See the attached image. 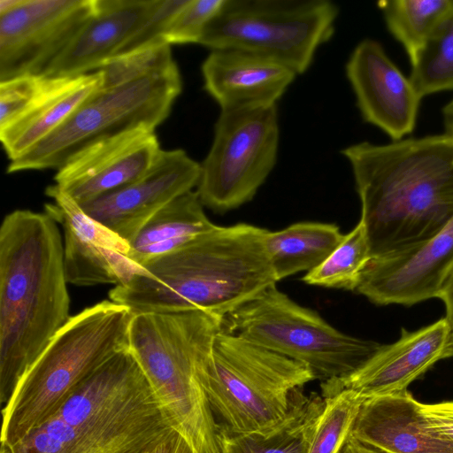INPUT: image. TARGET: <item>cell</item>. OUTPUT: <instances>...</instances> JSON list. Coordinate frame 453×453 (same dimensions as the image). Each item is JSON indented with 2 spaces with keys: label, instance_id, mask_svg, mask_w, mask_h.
I'll return each instance as SVG.
<instances>
[{
  "label": "cell",
  "instance_id": "obj_5",
  "mask_svg": "<svg viewBox=\"0 0 453 453\" xmlns=\"http://www.w3.org/2000/svg\"><path fill=\"white\" fill-rule=\"evenodd\" d=\"M134 313L104 300L71 316L3 408L1 445L12 447L50 418L100 366L128 348Z\"/></svg>",
  "mask_w": 453,
  "mask_h": 453
},
{
  "label": "cell",
  "instance_id": "obj_9",
  "mask_svg": "<svg viewBox=\"0 0 453 453\" xmlns=\"http://www.w3.org/2000/svg\"><path fill=\"white\" fill-rule=\"evenodd\" d=\"M338 15L328 0H224L199 44L253 53L301 74L333 36Z\"/></svg>",
  "mask_w": 453,
  "mask_h": 453
},
{
  "label": "cell",
  "instance_id": "obj_37",
  "mask_svg": "<svg viewBox=\"0 0 453 453\" xmlns=\"http://www.w3.org/2000/svg\"><path fill=\"white\" fill-rule=\"evenodd\" d=\"M440 298L446 307L445 318L453 329V265L445 280Z\"/></svg>",
  "mask_w": 453,
  "mask_h": 453
},
{
  "label": "cell",
  "instance_id": "obj_15",
  "mask_svg": "<svg viewBox=\"0 0 453 453\" xmlns=\"http://www.w3.org/2000/svg\"><path fill=\"white\" fill-rule=\"evenodd\" d=\"M453 357V329L447 319L409 332L404 328L394 343L380 345L351 373L321 382V396L350 389L371 398L407 390L436 362Z\"/></svg>",
  "mask_w": 453,
  "mask_h": 453
},
{
  "label": "cell",
  "instance_id": "obj_25",
  "mask_svg": "<svg viewBox=\"0 0 453 453\" xmlns=\"http://www.w3.org/2000/svg\"><path fill=\"white\" fill-rule=\"evenodd\" d=\"M343 235L335 224L321 222H298L279 231L268 230L265 250L276 280L319 266Z\"/></svg>",
  "mask_w": 453,
  "mask_h": 453
},
{
  "label": "cell",
  "instance_id": "obj_14",
  "mask_svg": "<svg viewBox=\"0 0 453 453\" xmlns=\"http://www.w3.org/2000/svg\"><path fill=\"white\" fill-rule=\"evenodd\" d=\"M200 173V163L185 150H161L141 177L80 205L91 218L130 242L158 211L196 188Z\"/></svg>",
  "mask_w": 453,
  "mask_h": 453
},
{
  "label": "cell",
  "instance_id": "obj_23",
  "mask_svg": "<svg viewBox=\"0 0 453 453\" xmlns=\"http://www.w3.org/2000/svg\"><path fill=\"white\" fill-rule=\"evenodd\" d=\"M103 84L101 70L73 77H50L35 104L0 129L1 142L10 161L20 157L53 132Z\"/></svg>",
  "mask_w": 453,
  "mask_h": 453
},
{
  "label": "cell",
  "instance_id": "obj_17",
  "mask_svg": "<svg viewBox=\"0 0 453 453\" xmlns=\"http://www.w3.org/2000/svg\"><path fill=\"white\" fill-rule=\"evenodd\" d=\"M161 150L154 129H130L74 153L58 169L55 185L81 205L141 177Z\"/></svg>",
  "mask_w": 453,
  "mask_h": 453
},
{
  "label": "cell",
  "instance_id": "obj_29",
  "mask_svg": "<svg viewBox=\"0 0 453 453\" xmlns=\"http://www.w3.org/2000/svg\"><path fill=\"white\" fill-rule=\"evenodd\" d=\"M411 64L409 79L421 98L453 89V12L436 27Z\"/></svg>",
  "mask_w": 453,
  "mask_h": 453
},
{
  "label": "cell",
  "instance_id": "obj_8",
  "mask_svg": "<svg viewBox=\"0 0 453 453\" xmlns=\"http://www.w3.org/2000/svg\"><path fill=\"white\" fill-rule=\"evenodd\" d=\"M182 90L177 64L166 70L110 88H101L59 127L20 157L8 173L58 169L84 147L139 127L156 130Z\"/></svg>",
  "mask_w": 453,
  "mask_h": 453
},
{
  "label": "cell",
  "instance_id": "obj_18",
  "mask_svg": "<svg viewBox=\"0 0 453 453\" xmlns=\"http://www.w3.org/2000/svg\"><path fill=\"white\" fill-rule=\"evenodd\" d=\"M345 72L365 122L393 141L412 133L422 98L379 42L361 41L351 52Z\"/></svg>",
  "mask_w": 453,
  "mask_h": 453
},
{
  "label": "cell",
  "instance_id": "obj_28",
  "mask_svg": "<svg viewBox=\"0 0 453 453\" xmlns=\"http://www.w3.org/2000/svg\"><path fill=\"white\" fill-rule=\"evenodd\" d=\"M371 257L366 227L360 219L349 233L343 235L329 256L319 266L307 272L302 280L309 285L356 290Z\"/></svg>",
  "mask_w": 453,
  "mask_h": 453
},
{
  "label": "cell",
  "instance_id": "obj_10",
  "mask_svg": "<svg viewBox=\"0 0 453 453\" xmlns=\"http://www.w3.org/2000/svg\"><path fill=\"white\" fill-rule=\"evenodd\" d=\"M279 143L277 105L220 111L200 164L202 204L224 213L252 200L276 165Z\"/></svg>",
  "mask_w": 453,
  "mask_h": 453
},
{
  "label": "cell",
  "instance_id": "obj_41",
  "mask_svg": "<svg viewBox=\"0 0 453 453\" xmlns=\"http://www.w3.org/2000/svg\"><path fill=\"white\" fill-rule=\"evenodd\" d=\"M0 453H6L5 451H4L3 449L0 450Z\"/></svg>",
  "mask_w": 453,
  "mask_h": 453
},
{
  "label": "cell",
  "instance_id": "obj_32",
  "mask_svg": "<svg viewBox=\"0 0 453 453\" xmlns=\"http://www.w3.org/2000/svg\"><path fill=\"white\" fill-rule=\"evenodd\" d=\"M224 0H188L170 21L163 36L168 45L200 42Z\"/></svg>",
  "mask_w": 453,
  "mask_h": 453
},
{
  "label": "cell",
  "instance_id": "obj_39",
  "mask_svg": "<svg viewBox=\"0 0 453 453\" xmlns=\"http://www.w3.org/2000/svg\"><path fill=\"white\" fill-rule=\"evenodd\" d=\"M445 134L453 139V99L442 109Z\"/></svg>",
  "mask_w": 453,
  "mask_h": 453
},
{
  "label": "cell",
  "instance_id": "obj_38",
  "mask_svg": "<svg viewBox=\"0 0 453 453\" xmlns=\"http://www.w3.org/2000/svg\"><path fill=\"white\" fill-rule=\"evenodd\" d=\"M340 453H381L372 448H370L357 440H356L351 435L347 440L346 443L341 449Z\"/></svg>",
  "mask_w": 453,
  "mask_h": 453
},
{
  "label": "cell",
  "instance_id": "obj_36",
  "mask_svg": "<svg viewBox=\"0 0 453 453\" xmlns=\"http://www.w3.org/2000/svg\"><path fill=\"white\" fill-rule=\"evenodd\" d=\"M144 453H194L183 434L173 427L156 445Z\"/></svg>",
  "mask_w": 453,
  "mask_h": 453
},
{
  "label": "cell",
  "instance_id": "obj_4",
  "mask_svg": "<svg viewBox=\"0 0 453 453\" xmlns=\"http://www.w3.org/2000/svg\"><path fill=\"white\" fill-rule=\"evenodd\" d=\"M223 320L203 311L134 314L128 349L194 453H221L218 424L198 377Z\"/></svg>",
  "mask_w": 453,
  "mask_h": 453
},
{
  "label": "cell",
  "instance_id": "obj_33",
  "mask_svg": "<svg viewBox=\"0 0 453 453\" xmlns=\"http://www.w3.org/2000/svg\"><path fill=\"white\" fill-rule=\"evenodd\" d=\"M50 81L42 74H24L0 81V129L25 113Z\"/></svg>",
  "mask_w": 453,
  "mask_h": 453
},
{
  "label": "cell",
  "instance_id": "obj_24",
  "mask_svg": "<svg viewBox=\"0 0 453 453\" xmlns=\"http://www.w3.org/2000/svg\"><path fill=\"white\" fill-rule=\"evenodd\" d=\"M196 191H188L158 211L129 242L127 258L142 270L148 263L172 253L214 225Z\"/></svg>",
  "mask_w": 453,
  "mask_h": 453
},
{
  "label": "cell",
  "instance_id": "obj_20",
  "mask_svg": "<svg viewBox=\"0 0 453 453\" xmlns=\"http://www.w3.org/2000/svg\"><path fill=\"white\" fill-rule=\"evenodd\" d=\"M350 435L381 453H453V443L429 426L422 403L408 389L366 398Z\"/></svg>",
  "mask_w": 453,
  "mask_h": 453
},
{
  "label": "cell",
  "instance_id": "obj_31",
  "mask_svg": "<svg viewBox=\"0 0 453 453\" xmlns=\"http://www.w3.org/2000/svg\"><path fill=\"white\" fill-rule=\"evenodd\" d=\"M176 65L171 45L157 44L129 54L117 56L99 70L104 73L102 88H110Z\"/></svg>",
  "mask_w": 453,
  "mask_h": 453
},
{
  "label": "cell",
  "instance_id": "obj_35",
  "mask_svg": "<svg viewBox=\"0 0 453 453\" xmlns=\"http://www.w3.org/2000/svg\"><path fill=\"white\" fill-rule=\"evenodd\" d=\"M422 410L429 426L453 443V401L422 403Z\"/></svg>",
  "mask_w": 453,
  "mask_h": 453
},
{
  "label": "cell",
  "instance_id": "obj_30",
  "mask_svg": "<svg viewBox=\"0 0 453 453\" xmlns=\"http://www.w3.org/2000/svg\"><path fill=\"white\" fill-rule=\"evenodd\" d=\"M365 400L358 392L350 389L324 398L308 453H340Z\"/></svg>",
  "mask_w": 453,
  "mask_h": 453
},
{
  "label": "cell",
  "instance_id": "obj_22",
  "mask_svg": "<svg viewBox=\"0 0 453 453\" xmlns=\"http://www.w3.org/2000/svg\"><path fill=\"white\" fill-rule=\"evenodd\" d=\"M173 427L149 381L65 453H144Z\"/></svg>",
  "mask_w": 453,
  "mask_h": 453
},
{
  "label": "cell",
  "instance_id": "obj_11",
  "mask_svg": "<svg viewBox=\"0 0 453 453\" xmlns=\"http://www.w3.org/2000/svg\"><path fill=\"white\" fill-rule=\"evenodd\" d=\"M149 382L127 348L100 366L44 423L6 453H65Z\"/></svg>",
  "mask_w": 453,
  "mask_h": 453
},
{
  "label": "cell",
  "instance_id": "obj_12",
  "mask_svg": "<svg viewBox=\"0 0 453 453\" xmlns=\"http://www.w3.org/2000/svg\"><path fill=\"white\" fill-rule=\"evenodd\" d=\"M97 0H20L0 14V81L44 74L96 14Z\"/></svg>",
  "mask_w": 453,
  "mask_h": 453
},
{
  "label": "cell",
  "instance_id": "obj_7",
  "mask_svg": "<svg viewBox=\"0 0 453 453\" xmlns=\"http://www.w3.org/2000/svg\"><path fill=\"white\" fill-rule=\"evenodd\" d=\"M222 329L304 364L322 382L351 373L380 346L339 331L276 285L226 316Z\"/></svg>",
  "mask_w": 453,
  "mask_h": 453
},
{
  "label": "cell",
  "instance_id": "obj_6",
  "mask_svg": "<svg viewBox=\"0 0 453 453\" xmlns=\"http://www.w3.org/2000/svg\"><path fill=\"white\" fill-rule=\"evenodd\" d=\"M198 377L218 427L266 434L287 422L316 375L303 363L221 329L201 360Z\"/></svg>",
  "mask_w": 453,
  "mask_h": 453
},
{
  "label": "cell",
  "instance_id": "obj_19",
  "mask_svg": "<svg viewBox=\"0 0 453 453\" xmlns=\"http://www.w3.org/2000/svg\"><path fill=\"white\" fill-rule=\"evenodd\" d=\"M201 71L203 88L220 111L275 106L297 75L271 59L233 49L211 50Z\"/></svg>",
  "mask_w": 453,
  "mask_h": 453
},
{
  "label": "cell",
  "instance_id": "obj_21",
  "mask_svg": "<svg viewBox=\"0 0 453 453\" xmlns=\"http://www.w3.org/2000/svg\"><path fill=\"white\" fill-rule=\"evenodd\" d=\"M154 0H97V11L43 74L73 77L99 70L140 27Z\"/></svg>",
  "mask_w": 453,
  "mask_h": 453
},
{
  "label": "cell",
  "instance_id": "obj_13",
  "mask_svg": "<svg viewBox=\"0 0 453 453\" xmlns=\"http://www.w3.org/2000/svg\"><path fill=\"white\" fill-rule=\"evenodd\" d=\"M45 194L53 203L44 205L64 230V268L67 283L78 287L119 285L142 271L127 258L130 243L88 215L55 184Z\"/></svg>",
  "mask_w": 453,
  "mask_h": 453
},
{
  "label": "cell",
  "instance_id": "obj_1",
  "mask_svg": "<svg viewBox=\"0 0 453 453\" xmlns=\"http://www.w3.org/2000/svg\"><path fill=\"white\" fill-rule=\"evenodd\" d=\"M361 201L372 257L407 249L453 219V139L446 134L342 150Z\"/></svg>",
  "mask_w": 453,
  "mask_h": 453
},
{
  "label": "cell",
  "instance_id": "obj_27",
  "mask_svg": "<svg viewBox=\"0 0 453 453\" xmlns=\"http://www.w3.org/2000/svg\"><path fill=\"white\" fill-rule=\"evenodd\" d=\"M385 23L411 62L436 27L453 12V0L380 1Z\"/></svg>",
  "mask_w": 453,
  "mask_h": 453
},
{
  "label": "cell",
  "instance_id": "obj_40",
  "mask_svg": "<svg viewBox=\"0 0 453 453\" xmlns=\"http://www.w3.org/2000/svg\"><path fill=\"white\" fill-rule=\"evenodd\" d=\"M19 2L20 0H0V14L13 9Z\"/></svg>",
  "mask_w": 453,
  "mask_h": 453
},
{
  "label": "cell",
  "instance_id": "obj_34",
  "mask_svg": "<svg viewBox=\"0 0 453 453\" xmlns=\"http://www.w3.org/2000/svg\"><path fill=\"white\" fill-rule=\"evenodd\" d=\"M187 1L154 0L153 6L146 19L121 47L117 56L129 54L157 44H166L163 41L165 29Z\"/></svg>",
  "mask_w": 453,
  "mask_h": 453
},
{
  "label": "cell",
  "instance_id": "obj_16",
  "mask_svg": "<svg viewBox=\"0 0 453 453\" xmlns=\"http://www.w3.org/2000/svg\"><path fill=\"white\" fill-rule=\"evenodd\" d=\"M452 265L453 219L426 241L371 257L355 291L379 305H412L440 298Z\"/></svg>",
  "mask_w": 453,
  "mask_h": 453
},
{
  "label": "cell",
  "instance_id": "obj_3",
  "mask_svg": "<svg viewBox=\"0 0 453 453\" xmlns=\"http://www.w3.org/2000/svg\"><path fill=\"white\" fill-rule=\"evenodd\" d=\"M268 230L250 224L216 226L145 265L109 291L134 314L203 311L222 320L276 285L265 250Z\"/></svg>",
  "mask_w": 453,
  "mask_h": 453
},
{
  "label": "cell",
  "instance_id": "obj_2",
  "mask_svg": "<svg viewBox=\"0 0 453 453\" xmlns=\"http://www.w3.org/2000/svg\"><path fill=\"white\" fill-rule=\"evenodd\" d=\"M46 212L15 210L0 226V401L21 379L70 316L64 243Z\"/></svg>",
  "mask_w": 453,
  "mask_h": 453
},
{
  "label": "cell",
  "instance_id": "obj_26",
  "mask_svg": "<svg viewBox=\"0 0 453 453\" xmlns=\"http://www.w3.org/2000/svg\"><path fill=\"white\" fill-rule=\"evenodd\" d=\"M324 398L311 393L282 426L266 434H234L218 427L221 453H308Z\"/></svg>",
  "mask_w": 453,
  "mask_h": 453
}]
</instances>
